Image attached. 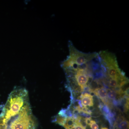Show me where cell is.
I'll use <instances>...</instances> for the list:
<instances>
[{"mask_svg":"<svg viewBox=\"0 0 129 129\" xmlns=\"http://www.w3.org/2000/svg\"><path fill=\"white\" fill-rule=\"evenodd\" d=\"M27 91L16 88L9 95L0 118V129H36Z\"/></svg>","mask_w":129,"mask_h":129,"instance_id":"cell-1","label":"cell"},{"mask_svg":"<svg viewBox=\"0 0 129 129\" xmlns=\"http://www.w3.org/2000/svg\"><path fill=\"white\" fill-rule=\"evenodd\" d=\"M98 53L102 63L106 70L105 74L106 79H124L127 78L124 73L119 68L117 57L114 53L107 50L101 51Z\"/></svg>","mask_w":129,"mask_h":129,"instance_id":"cell-2","label":"cell"},{"mask_svg":"<svg viewBox=\"0 0 129 129\" xmlns=\"http://www.w3.org/2000/svg\"><path fill=\"white\" fill-rule=\"evenodd\" d=\"M80 116L68 117L66 115H58L54 122L64 127L65 129H86L81 123Z\"/></svg>","mask_w":129,"mask_h":129,"instance_id":"cell-3","label":"cell"},{"mask_svg":"<svg viewBox=\"0 0 129 129\" xmlns=\"http://www.w3.org/2000/svg\"><path fill=\"white\" fill-rule=\"evenodd\" d=\"M97 96L99 97L101 99L103 102L107 106L109 105V102L108 100L107 90L104 87H102L95 89L92 91Z\"/></svg>","mask_w":129,"mask_h":129,"instance_id":"cell-4","label":"cell"},{"mask_svg":"<svg viewBox=\"0 0 129 129\" xmlns=\"http://www.w3.org/2000/svg\"><path fill=\"white\" fill-rule=\"evenodd\" d=\"M81 105L83 108H87V107H92L93 103V96L88 93H84L81 94L80 96Z\"/></svg>","mask_w":129,"mask_h":129,"instance_id":"cell-5","label":"cell"},{"mask_svg":"<svg viewBox=\"0 0 129 129\" xmlns=\"http://www.w3.org/2000/svg\"><path fill=\"white\" fill-rule=\"evenodd\" d=\"M107 90V97H108L109 99L113 101H115V99L118 96V95L122 96L123 95L121 93L117 92L113 90L109 89L108 90Z\"/></svg>","mask_w":129,"mask_h":129,"instance_id":"cell-6","label":"cell"},{"mask_svg":"<svg viewBox=\"0 0 129 129\" xmlns=\"http://www.w3.org/2000/svg\"><path fill=\"white\" fill-rule=\"evenodd\" d=\"M87 126H89L90 129H99V125L97 123L96 121L92 120V119L90 120L89 123Z\"/></svg>","mask_w":129,"mask_h":129,"instance_id":"cell-7","label":"cell"}]
</instances>
